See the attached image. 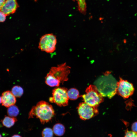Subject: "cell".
I'll list each match as a JSON object with an SVG mask.
<instances>
[{"instance_id": "1", "label": "cell", "mask_w": 137, "mask_h": 137, "mask_svg": "<svg viewBox=\"0 0 137 137\" xmlns=\"http://www.w3.org/2000/svg\"><path fill=\"white\" fill-rule=\"evenodd\" d=\"M111 73L109 71L106 72L94 82V85L102 96L110 99L117 93L118 82Z\"/></svg>"}, {"instance_id": "2", "label": "cell", "mask_w": 137, "mask_h": 137, "mask_svg": "<svg viewBox=\"0 0 137 137\" xmlns=\"http://www.w3.org/2000/svg\"><path fill=\"white\" fill-rule=\"evenodd\" d=\"M70 68L66 63L52 67L45 77L46 83L51 87L59 86L68 80Z\"/></svg>"}, {"instance_id": "3", "label": "cell", "mask_w": 137, "mask_h": 137, "mask_svg": "<svg viewBox=\"0 0 137 137\" xmlns=\"http://www.w3.org/2000/svg\"><path fill=\"white\" fill-rule=\"evenodd\" d=\"M55 114L52 105L44 101H41L32 107L28 115L29 118L36 116L42 124L50 121Z\"/></svg>"}, {"instance_id": "4", "label": "cell", "mask_w": 137, "mask_h": 137, "mask_svg": "<svg viewBox=\"0 0 137 137\" xmlns=\"http://www.w3.org/2000/svg\"><path fill=\"white\" fill-rule=\"evenodd\" d=\"M85 94L81 96L84 102L93 107H98L104 101L103 97L94 85H90L86 89Z\"/></svg>"}, {"instance_id": "5", "label": "cell", "mask_w": 137, "mask_h": 137, "mask_svg": "<svg viewBox=\"0 0 137 137\" xmlns=\"http://www.w3.org/2000/svg\"><path fill=\"white\" fill-rule=\"evenodd\" d=\"M57 42L55 35L52 33L46 34L40 38L38 48L41 51L48 53H52L56 49Z\"/></svg>"}, {"instance_id": "6", "label": "cell", "mask_w": 137, "mask_h": 137, "mask_svg": "<svg viewBox=\"0 0 137 137\" xmlns=\"http://www.w3.org/2000/svg\"><path fill=\"white\" fill-rule=\"evenodd\" d=\"M67 89L64 87H57L52 91V96L49 99V101L60 106H65L68 104L69 98Z\"/></svg>"}, {"instance_id": "7", "label": "cell", "mask_w": 137, "mask_h": 137, "mask_svg": "<svg viewBox=\"0 0 137 137\" xmlns=\"http://www.w3.org/2000/svg\"><path fill=\"white\" fill-rule=\"evenodd\" d=\"M97 107L91 106L84 102L80 103L77 108L80 117L83 120L92 118L98 114Z\"/></svg>"}, {"instance_id": "8", "label": "cell", "mask_w": 137, "mask_h": 137, "mask_svg": "<svg viewBox=\"0 0 137 137\" xmlns=\"http://www.w3.org/2000/svg\"><path fill=\"white\" fill-rule=\"evenodd\" d=\"M134 89L133 84L127 80L119 78L117 83V93L124 99L128 98L133 93Z\"/></svg>"}, {"instance_id": "9", "label": "cell", "mask_w": 137, "mask_h": 137, "mask_svg": "<svg viewBox=\"0 0 137 137\" xmlns=\"http://www.w3.org/2000/svg\"><path fill=\"white\" fill-rule=\"evenodd\" d=\"M17 0H5L1 10L6 16L14 13L19 7Z\"/></svg>"}, {"instance_id": "10", "label": "cell", "mask_w": 137, "mask_h": 137, "mask_svg": "<svg viewBox=\"0 0 137 137\" xmlns=\"http://www.w3.org/2000/svg\"><path fill=\"white\" fill-rule=\"evenodd\" d=\"M2 105L6 107L14 105L16 100L11 91H7L3 92L1 97Z\"/></svg>"}, {"instance_id": "11", "label": "cell", "mask_w": 137, "mask_h": 137, "mask_svg": "<svg viewBox=\"0 0 137 137\" xmlns=\"http://www.w3.org/2000/svg\"><path fill=\"white\" fill-rule=\"evenodd\" d=\"M17 121L16 118L15 117L5 116L1 122L4 126L10 128L13 126Z\"/></svg>"}, {"instance_id": "12", "label": "cell", "mask_w": 137, "mask_h": 137, "mask_svg": "<svg viewBox=\"0 0 137 137\" xmlns=\"http://www.w3.org/2000/svg\"><path fill=\"white\" fill-rule=\"evenodd\" d=\"M53 130L55 135L57 136H61L64 134L65 129L63 125L61 123H58L53 126Z\"/></svg>"}, {"instance_id": "13", "label": "cell", "mask_w": 137, "mask_h": 137, "mask_svg": "<svg viewBox=\"0 0 137 137\" xmlns=\"http://www.w3.org/2000/svg\"><path fill=\"white\" fill-rule=\"evenodd\" d=\"M67 95L69 99L74 100L80 96L78 90L74 88H72L67 91Z\"/></svg>"}, {"instance_id": "14", "label": "cell", "mask_w": 137, "mask_h": 137, "mask_svg": "<svg viewBox=\"0 0 137 137\" xmlns=\"http://www.w3.org/2000/svg\"><path fill=\"white\" fill-rule=\"evenodd\" d=\"M19 113V110L16 106L14 105L8 108L7 113L9 116L12 117L16 116Z\"/></svg>"}, {"instance_id": "15", "label": "cell", "mask_w": 137, "mask_h": 137, "mask_svg": "<svg viewBox=\"0 0 137 137\" xmlns=\"http://www.w3.org/2000/svg\"><path fill=\"white\" fill-rule=\"evenodd\" d=\"M11 92L13 95L16 97H20L23 93V90L20 86L15 85L12 88Z\"/></svg>"}, {"instance_id": "16", "label": "cell", "mask_w": 137, "mask_h": 137, "mask_svg": "<svg viewBox=\"0 0 137 137\" xmlns=\"http://www.w3.org/2000/svg\"><path fill=\"white\" fill-rule=\"evenodd\" d=\"M76 1L78 2V10L80 13L85 14L86 11V5L85 0H72Z\"/></svg>"}, {"instance_id": "17", "label": "cell", "mask_w": 137, "mask_h": 137, "mask_svg": "<svg viewBox=\"0 0 137 137\" xmlns=\"http://www.w3.org/2000/svg\"><path fill=\"white\" fill-rule=\"evenodd\" d=\"M53 132L52 129L48 127L44 128L42 132V137H53Z\"/></svg>"}, {"instance_id": "18", "label": "cell", "mask_w": 137, "mask_h": 137, "mask_svg": "<svg viewBox=\"0 0 137 137\" xmlns=\"http://www.w3.org/2000/svg\"><path fill=\"white\" fill-rule=\"evenodd\" d=\"M124 137H137V132L132 131L128 130L127 129L125 131Z\"/></svg>"}, {"instance_id": "19", "label": "cell", "mask_w": 137, "mask_h": 137, "mask_svg": "<svg viewBox=\"0 0 137 137\" xmlns=\"http://www.w3.org/2000/svg\"><path fill=\"white\" fill-rule=\"evenodd\" d=\"M6 15L1 10H0V22H4L6 19Z\"/></svg>"}, {"instance_id": "20", "label": "cell", "mask_w": 137, "mask_h": 137, "mask_svg": "<svg viewBox=\"0 0 137 137\" xmlns=\"http://www.w3.org/2000/svg\"><path fill=\"white\" fill-rule=\"evenodd\" d=\"M131 129L132 131L137 132V122H134L132 124Z\"/></svg>"}, {"instance_id": "21", "label": "cell", "mask_w": 137, "mask_h": 137, "mask_svg": "<svg viewBox=\"0 0 137 137\" xmlns=\"http://www.w3.org/2000/svg\"><path fill=\"white\" fill-rule=\"evenodd\" d=\"M5 1V0H0V10H1Z\"/></svg>"}, {"instance_id": "22", "label": "cell", "mask_w": 137, "mask_h": 137, "mask_svg": "<svg viewBox=\"0 0 137 137\" xmlns=\"http://www.w3.org/2000/svg\"><path fill=\"white\" fill-rule=\"evenodd\" d=\"M11 137H22L21 136L18 134H15L12 136Z\"/></svg>"}, {"instance_id": "23", "label": "cell", "mask_w": 137, "mask_h": 137, "mask_svg": "<svg viewBox=\"0 0 137 137\" xmlns=\"http://www.w3.org/2000/svg\"><path fill=\"white\" fill-rule=\"evenodd\" d=\"M1 103V98L0 96V104Z\"/></svg>"}, {"instance_id": "24", "label": "cell", "mask_w": 137, "mask_h": 137, "mask_svg": "<svg viewBox=\"0 0 137 137\" xmlns=\"http://www.w3.org/2000/svg\"><path fill=\"white\" fill-rule=\"evenodd\" d=\"M0 137H2L1 134L0 133Z\"/></svg>"}]
</instances>
